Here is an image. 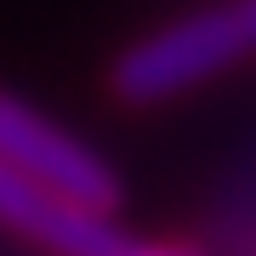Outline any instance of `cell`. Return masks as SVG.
<instances>
[{
	"label": "cell",
	"instance_id": "1",
	"mask_svg": "<svg viewBox=\"0 0 256 256\" xmlns=\"http://www.w3.org/2000/svg\"><path fill=\"white\" fill-rule=\"evenodd\" d=\"M234 63H245V46L228 28V6H200V12L171 18L154 34H142L137 46H126V57L114 63V97L120 102H171Z\"/></svg>",
	"mask_w": 256,
	"mask_h": 256
},
{
	"label": "cell",
	"instance_id": "3",
	"mask_svg": "<svg viewBox=\"0 0 256 256\" xmlns=\"http://www.w3.org/2000/svg\"><path fill=\"white\" fill-rule=\"evenodd\" d=\"M0 228L52 256H131V239L114 228V210H97L40 176L0 165Z\"/></svg>",
	"mask_w": 256,
	"mask_h": 256
},
{
	"label": "cell",
	"instance_id": "4",
	"mask_svg": "<svg viewBox=\"0 0 256 256\" xmlns=\"http://www.w3.org/2000/svg\"><path fill=\"white\" fill-rule=\"evenodd\" d=\"M228 28H234L239 46H245V57H256V0H234L228 6Z\"/></svg>",
	"mask_w": 256,
	"mask_h": 256
},
{
	"label": "cell",
	"instance_id": "5",
	"mask_svg": "<svg viewBox=\"0 0 256 256\" xmlns=\"http://www.w3.org/2000/svg\"><path fill=\"white\" fill-rule=\"evenodd\" d=\"M131 256H200L188 245H131Z\"/></svg>",
	"mask_w": 256,
	"mask_h": 256
},
{
	"label": "cell",
	"instance_id": "2",
	"mask_svg": "<svg viewBox=\"0 0 256 256\" xmlns=\"http://www.w3.org/2000/svg\"><path fill=\"white\" fill-rule=\"evenodd\" d=\"M0 165H12L23 176H40L46 188H63L97 210H114L120 194H126L114 165L92 142H80L74 131H63L52 114H40L34 102H23L6 86H0Z\"/></svg>",
	"mask_w": 256,
	"mask_h": 256
}]
</instances>
